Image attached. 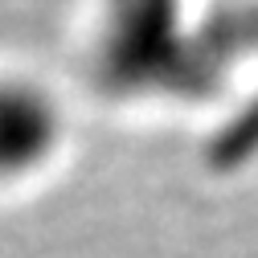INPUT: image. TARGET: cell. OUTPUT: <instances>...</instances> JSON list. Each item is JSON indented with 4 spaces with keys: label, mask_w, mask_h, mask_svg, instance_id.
<instances>
[{
    "label": "cell",
    "mask_w": 258,
    "mask_h": 258,
    "mask_svg": "<svg viewBox=\"0 0 258 258\" xmlns=\"http://www.w3.org/2000/svg\"><path fill=\"white\" fill-rule=\"evenodd\" d=\"M57 140L53 107L29 86H0V176L41 164Z\"/></svg>",
    "instance_id": "6da1fadb"
}]
</instances>
